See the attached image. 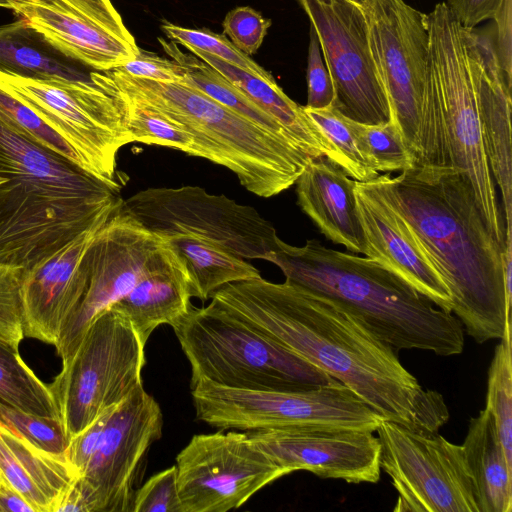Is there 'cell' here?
<instances>
[{
    "label": "cell",
    "mask_w": 512,
    "mask_h": 512,
    "mask_svg": "<svg viewBox=\"0 0 512 512\" xmlns=\"http://www.w3.org/2000/svg\"><path fill=\"white\" fill-rule=\"evenodd\" d=\"M464 38L478 94L485 154L502 196L505 243H512L511 86L499 67L490 37L464 27Z\"/></svg>",
    "instance_id": "cell-21"
},
{
    "label": "cell",
    "mask_w": 512,
    "mask_h": 512,
    "mask_svg": "<svg viewBox=\"0 0 512 512\" xmlns=\"http://www.w3.org/2000/svg\"><path fill=\"white\" fill-rule=\"evenodd\" d=\"M380 467L398 493L393 511L479 512L462 445L382 420L376 429Z\"/></svg>",
    "instance_id": "cell-12"
},
{
    "label": "cell",
    "mask_w": 512,
    "mask_h": 512,
    "mask_svg": "<svg viewBox=\"0 0 512 512\" xmlns=\"http://www.w3.org/2000/svg\"><path fill=\"white\" fill-rule=\"evenodd\" d=\"M267 261L280 268L285 281L349 309L396 352L452 356L464 349L463 326L453 313L372 258L328 248L317 239L294 246L279 238Z\"/></svg>",
    "instance_id": "cell-4"
},
{
    "label": "cell",
    "mask_w": 512,
    "mask_h": 512,
    "mask_svg": "<svg viewBox=\"0 0 512 512\" xmlns=\"http://www.w3.org/2000/svg\"><path fill=\"white\" fill-rule=\"evenodd\" d=\"M360 7L371 55L389 103L390 121L416 162L429 55L426 15L404 0H366Z\"/></svg>",
    "instance_id": "cell-13"
},
{
    "label": "cell",
    "mask_w": 512,
    "mask_h": 512,
    "mask_svg": "<svg viewBox=\"0 0 512 512\" xmlns=\"http://www.w3.org/2000/svg\"><path fill=\"white\" fill-rule=\"evenodd\" d=\"M354 193L365 256L382 263L439 308L452 313L448 287L402 218L369 181H355Z\"/></svg>",
    "instance_id": "cell-20"
},
{
    "label": "cell",
    "mask_w": 512,
    "mask_h": 512,
    "mask_svg": "<svg viewBox=\"0 0 512 512\" xmlns=\"http://www.w3.org/2000/svg\"><path fill=\"white\" fill-rule=\"evenodd\" d=\"M105 221L23 268L20 296L24 336L54 346L58 343L86 292L88 271L84 256Z\"/></svg>",
    "instance_id": "cell-19"
},
{
    "label": "cell",
    "mask_w": 512,
    "mask_h": 512,
    "mask_svg": "<svg viewBox=\"0 0 512 512\" xmlns=\"http://www.w3.org/2000/svg\"><path fill=\"white\" fill-rule=\"evenodd\" d=\"M35 512L34 508L0 476V512Z\"/></svg>",
    "instance_id": "cell-47"
},
{
    "label": "cell",
    "mask_w": 512,
    "mask_h": 512,
    "mask_svg": "<svg viewBox=\"0 0 512 512\" xmlns=\"http://www.w3.org/2000/svg\"><path fill=\"white\" fill-rule=\"evenodd\" d=\"M145 343L109 307L90 324L71 361L49 385L69 442L143 386Z\"/></svg>",
    "instance_id": "cell-10"
},
{
    "label": "cell",
    "mask_w": 512,
    "mask_h": 512,
    "mask_svg": "<svg viewBox=\"0 0 512 512\" xmlns=\"http://www.w3.org/2000/svg\"><path fill=\"white\" fill-rule=\"evenodd\" d=\"M307 104L311 109H325L335 105V90L325 63L318 37L311 27L307 61Z\"/></svg>",
    "instance_id": "cell-41"
},
{
    "label": "cell",
    "mask_w": 512,
    "mask_h": 512,
    "mask_svg": "<svg viewBox=\"0 0 512 512\" xmlns=\"http://www.w3.org/2000/svg\"><path fill=\"white\" fill-rule=\"evenodd\" d=\"M92 70L68 57L23 18L0 25V72L40 81L92 80Z\"/></svg>",
    "instance_id": "cell-26"
},
{
    "label": "cell",
    "mask_w": 512,
    "mask_h": 512,
    "mask_svg": "<svg viewBox=\"0 0 512 512\" xmlns=\"http://www.w3.org/2000/svg\"><path fill=\"white\" fill-rule=\"evenodd\" d=\"M117 68L132 77L159 82L181 83L185 76L184 68L173 59L140 48L132 60Z\"/></svg>",
    "instance_id": "cell-42"
},
{
    "label": "cell",
    "mask_w": 512,
    "mask_h": 512,
    "mask_svg": "<svg viewBox=\"0 0 512 512\" xmlns=\"http://www.w3.org/2000/svg\"><path fill=\"white\" fill-rule=\"evenodd\" d=\"M116 406L104 411L92 424L69 442L65 455L78 478L86 470L98 446L107 421Z\"/></svg>",
    "instance_id": "cell-43"
},
{
    "label": "cell",
    "mask_w": 512,
    "mask_h": 512,
    "mask_svg": "<svg viewBox=\"0 0 512 512\" xmlns=\"http://www.w3.org/2000/svg\"><path fill=\"white\" fill-rule=\"evenodd\" d=\"M4 181V178L0 176V184H2Z\"/></svg>",
    "instance_id": "cell-50"
},
{
    "label": "cell",
    "mask_w": 512,
    "mask_h": 512,
    "mask_svg": "<svg viewBox=\"0 0 512 512\" xmlns=\"http://www.w3.org/2000/svg\"><path fill=\"white\" fill-rule=\"evenodd\" d=\"M303 110L333 143L340 156V168L349 177L355 181L365 182L379 175L363 154L351 119L345 117L334 106L325 109L303 106Z\"/></svg>",
    "instance_id": "cell-33"
},
{
    "label": "cell",
    "mask_w": 512,
    "mask_h": 512,
    "mask_svg": "<svg viewBox=\"0 0 512 512\" xmlns=\"http://www.w3.org/2000/svg\"><path fill=\"white\" fill-rule=\"evenodd\" d=\"M223 30L230 41L248 56L254 55L271 26V20L265 19L251 7L241 6L229 11L223 20Z\"/></svg>",
    "instance_id": "cell-40"
},
{
    "label": "cell",
    "mask_w": 512,
    "mask_h": 512,
    "mask_svg": "<svg viewBox=\"0 0 512 512\" xmlns=\"http://www.w3.org/2000/svg\"><path fill=\"white\" fill-rule=\"evenodd\" d=\"M104 79L118 97L132 142L160 145L206 159L192 131L157 108L116 88L104 71Z\"/></svg>",
    "instance_id": "cell-30"
},
{
    "label": "cell",
    "mask_w": 512,
    "mask_h": 512,
    "mask_svg": "<svg viewBox=\"0 0 512 512\" xmlns=\"http://www.w3.org/2000/svg\"><path fill=\"white\" fill-rule=\"evenodd\" d=\"M0 262L26 268L105 221L112 188L0 123Z\"/></svg>",
    "instance_id": "cell-3"
},
{
    "label": "cell",
    "mask_w": 512,
    "mask_h": 512,
    "mask_svg": "<svg viewBox=\"0 0 512 512\" xmlns=\"http://www.w3.org/2000/svg\"><path fill=\"white\" fill-rule=\"evenodd\" d=\"M0 476L35 512H55L78 479L66 455L46 452L1 424Z\"/></svg>",
    "instance_id": "cell-25"
},
{
    "label": "cell",
    "mask_w": 512,
    "mask_h": 512,
    "mask_svg": "<svg viewBox=\"0 0 512 512\" xmlns=\"http://www.w3.org/2000/svg\"><path fill=\"white\" fill-rule=\"evenodd\" d=\"M158 41L164 52L184 68L185 76L182 84L199 90L265 131L299 148L287 130L276 119L252 102L218 71L195 55L183 52L175 42L164 40L161 37L158 38Z\"/></svg>",
    "instance_id": "cell-29"
},
{
    "label": "cell",
    "mask_w": 512,
    "mask_h": 512,
    "mask_svg": "<svg viewBox=\"0 0 512 512\" xmlns=\"http://www.w3.org/2000/svg\"><path fill=\"white\" fill-rule=\"evenodd\" d=\"M132 511L182 512L176 465L154 474L135 491Z\"/></svg>",
    "instance_id": "cell-39"
},
{
    "label": "cell",
    "mask_w": 512,
    "mask_h": 512,
    "mask_svg": "<svg viewBox=\"0 0 512 512\" xmlns=\"http://www.w3.org/2000/svg\"><path fill=\"white\" fill-rule=\"evenodd\" d=\"M182 512H227L285 472L248 432L194 435L176 457Z\"/></svg>",
    "instance_id": "cell-14"
},
{
    "label": "cell",
    "mask_w": 512,
    "mask_h": 512,
    "mask_svg": "<svg viewBox=\"0 0 512 512\" xmlns=\"http://www.w3.org/2000/svg\"><path fill=\"white\" fill-rule=\"evenodd\" d=\"M0 123L25 140L80 167L79 159L70 146L29 107L1 88Z\"/></svg>",
    "instance_id": "cell-35"
},
{
    "label": "cell",
    "mask_w": 512,
    "mask_h": 512,
    "mask_svg": "<svg viewBox=\"0 0 512 512\" xmlns=\"http://www.w3.org/2000/svg\"><path fill=\"white\" fill-rule=\"evenodd\" d=\"M350 2H353L359 6H361L366 0H348Z\"/></svg>",
    "instance_id": "cell-49"
},
{
    "label": "cell",
    "mask_w": 512,
    "mask_h": 512,
    "mask_svg": "<svg viewBox=\"0 0 512 512\" xmlns=\"http://www.w3.org/2000/svg\"><path fill=\"white\" fill-rule=\"evenodd\" d=\"M496 22L495 52L499 67L506 82L512 85V0H503L500 9L493 18Z\"/></svg>",
    "instance_id": "cell-45"
},
{
    "label": "cell",
    "mask_w": 512,
    "mask_h": 512,
    "mask_svg": "<svg viewBox=\"0 0 512 512\" xmlns=\"http://www.w3.org/2000/svg\"><path fill=\"white\" fill-rule=\"evenodd\" d=\"M124 205L155 234L204 239L244 259L267 261L279 239L272 223L254 207L198 186L148 188L125 199Z\"/></svg>",
    "instance_id": "cell-11"
},
{
    "label": "cell",
    "mask_w": 512,
    "mask_h": 512,
    "mask_svg": "<svg viewBox=\"0 0 512 512\" xmlns=\"http://www.w3.org/2000/svg\"><path fill=\"white\" fill-rule=\"evenodd\" d=\"M167 243L127 210L124 199L120 201L85 253L87 289L55 345L62 367L75 355L93 320L132 289Z\"/></svg>",
    "instance_id": "cell-15"
},
{
    "label": "cell",
    "mask_w": 512,
    "mask_h": 512,
    "mask_svg": "<svg viewBox=\"0 0 512 512\" xmlns=\"http://www.w3.org/2000/svg\"><path fill=\"white\" fill-rule=\"evenodd\" d=\"M77 9L83 12L100 27L120 38L121 40L137 45L131 32L110 0H69Z\"/></svg>",
    "instance_id": "cell-44"
},
{
    "label": "cell",
    "mask_w": 512,
    "mask_h": 512,
    "mask_svg": "<svg viewBox=\"0 0 512 512\" xmlns=\"http://www.w3.org/2000/svg\"><path fill=\"white\" fill-rule=\"evenodd\" d=\"M191 395L197 419L222 430L332 427L375 432L384 420L337 380L284 390L231 388L201 380Z\"/></svg>",
    "instance_id": "cell-9"
},
{
    "label": "cell",
    "mask_w": 512,
    "mask_h": 512,
    "mask_svg": "<svg viewBox=\"0 0 512 512\" xmlns=\"http://www.w3.org/2000/svg\"><path fill=\"white\" fill-rule=\"evenodd\" d=\"M0 424L40 449L65 455L69 445L59 417L42 416L14 407L0 399Z\"/></svg>",
    "instance_id": "cell-36"
},
{
    "label": "cell",
    "mask_w": 512,
    "mask_h": 512,
    "mask_svg": "<svg viewBox=\"0 0 512 512\" xmlns=\"http://www.w3.org/2000/svg\"><path fill=\"white\" fill-rule=\"evenodd\" d=\"M462 447L475 484L479 512H510L512 464L486 409L470 419Z\"/></svg>",
    "instance_id": "cell-27"
},
{
    "label": "cell",
    "mask_w": 512,
    "mask_h": 512,
    "mask_svg": "<svg viewBox=\"0 0 512 512\" xmlns=\"http://www.w3.org/2000/svg\"><path fill=\"white\" fill-rule=\"evenodd\" d=\"M373 431L296 427L248 431L249 436L285 472L305 470L323 479L377 483L380 441Z\"/></svg>",
    "instance_id": "cell-18"
},
{
    "label": "cell",
    "mask_w": 512,
    "mask_h": 512,
    "mask_svg": "<svg viewBox=\"0 0 512 512\" xmlns=\"http://www.w3.org/2000/svg\"><path fill=\"white\" fill-rule=\"evenodd\" d=\"M191 366L190 388L216 385L284 390L335 379L210 302L193 305L172 326Z\"/></svg>",
    "instance_id": "cell-7"
},
{
    "label": "cell",
    "mask_w": 512,
    "mask_h": 512,
    "mask_svg": "<svg viewBox=\"0 0 512 512\" xmlns=\"http://www.w3.org/2000/svg\"><path fill=\"white\" fill-rule=\"evenodd\" d=\"M298 1L318 37L334 85V107L358 123L389 122V103L371 55L361 7L348 0Z\"/></svg>",
    "instance_id": "cell-16"
},
{
    "label": "cell",
    "mask_w": 512,
    "mask_h": 512,
    "mask_svg": "<svg viewBox=\"0 0 512 512\" xmlns=\"http://www.w3.org/2000/svg\"><path fill=\"white\" fill-rule=\"evenodd\" d=\"M428 67L415 166L453 168L470 182L486 225L505 246L504 220L485 154L464 27L445 2L426 15Z\"/></svg>",
    "instance_id": "cell-5"
},
{
    "label": "cell",
    "mask_w": 512,
    "mask_h": 512,
    "mask_svg": "<svg viewBox=\"0 0 512 512\" xmlns=\"http://www.w3.org/2000/svg\"><path fill=\"white\" fill-rule=\"evenodd\" d=\"M20 18L68 57L95 71L132 60L139 51L109 33L69 0H22L11 5Z\"/></svg>",
    "instance_id": "cell-22"
},
{
    "label": "cell",
    "mask_w": 512,
    "mask_h": 512,
    "mask_svg": "<svg viewBox=\"0 0 512 512\" xmlns=\"http://www.w3.org/2000/svg\"><path fill=\"white\" fill-rule=\"evenodd\" d=\"M191 298L185 260L168 240L132 289L110 307L130 321L146 344L156 328L172 326L189 311Z\"/></svg>",
    "instance_id": "cell-24"
},
{
    "label": "cell",
    "mask_w": 512,
    "mask_h": 512,
    "mask_svg": "<svg viewBox=\"0 0 512 512\" xmlns=\"http://www.w3.org/2000/svg\"><path fill=\"white\" fill-rule=\"evenodd\" d=\"M22 0H0V7L11 10V5Z\"/></svg>",
    "instance_id": "cell-48"
},
{
    "label": "cell",
    "mask_w": 512,
    "mask_h": 512,
    "mask_svg": "<svg viewBox=\"0 0 512 512\" xmlns=\"http://www.w3.org/2000/svg\"><path fill=\"white\" fill-rule=\"evenodd\" d=\"M104 72L122 92L189 128L207 160L232 171L245 189L259 197L289 189L313 159L188 85L132 77L118 68Z\"/></svg>",
    "instance_id": "cell-6"
},
{
    "label": "cell",
    "mask_w": 512,
    "mask_h": 512,
    "mask_svg": "<svg viewBox=\"0 0 512 512\" xmlns=\"http://www.w3.org/2000/svg\"><path fill=\"white\" fill-rule=\"evenodd\" d=\"M369 182L435 266L463 330L480 344L500 339L512 306L505 246L486 225L469 180L453 168L415 166Z\"/></svg>",
    "instance_id": "cell-2"
},
{
    "label": "cell",
    "mask_w": 512,
    "mask_h": 512,
    "mask_svg": "<svg viewBox=\"0 0 512 512\" xmlns=\"http://www.w3.org/2000/svg\"><path fill=\"white\" fill-rule=\"evenodd\" d=\"M211 302L355 392L382 419L438 432L449 412L349 309L287 281L227 284Z\"/></svg>",
    "instance_id": "cell-1"
},
{
    "label": "cell",
    "mask_w": 512,
    "mask_h": 512,
    "mask_svg": "<svg viewBox=\"0 0 512 512\" xmlns=\"http://www.w3.org/2000/svg\"><path fill=\"white\" fill-rule=\"evenodd\" d=\"M363 154L378 172L405 171L415 165L413 154L391 121L368 125L351 120Z\"/></svg>",
    "instance_id": "cell-34"
},
{
    "label": "cell",
    "mask_w": 512,
    "mask_h": 512,
    "mask_svg": "<svg viewBox=\"0 0 512 512\" xmlns=\"http://www.w3.org/2000/svg\"><path fill=\"white\" fill-rule=\"evenodd\" d=\"M503 0H447L451 13L465 28H474L480 22L493 19Z\"/></svg>",
    "instance_id": "cell-46"
},
{
    "label": "cell",
    "mask_w": 512,
    "mask_h": 512,
    "mask_svg": "<svg viewBox=\"0 0 512 512\" xmlns=\"http://www.w3.org/2000/svg\"><path fill=\"white\" fill-rule=\"evenodd\" d=\"M0 399L42 416L58 417L54 398L18 351L0 346Z\"/></svg>",
    "instance_id": "cell-31"
},
{
    "label": "cell",
    "mask_w": 512,
    "mask_h": 512,
    "mask_svg": "<svg viewBox=\"0 0 512 512\" xmlns=\"http://www.w3.org/2000/svg\"><path fill=\"white\" fill-rule=\"evenodd\" d=\"M163 415L143 386L112 411L98 446L77 484L88 512L132 511L142 459L162 435Z\"/></svg>",
    "instance_id": "cell-17"
},
{
    "label": "cell",
    "mask_w": 512,
    "mask_h": 512,
    "mask_svg": "<svg viewBox=\"0 0 512 512\" xmlns=\"http://www.w3.org/2000/svg\"><path fill=\"white\" fill-rule=\"evenodd\" d=\"M92 80L40 81L0 72V88L15 97L75 152L80 167L119 189L117 154L131 143L118 97L101 71Z\"/></svg>",
    "instance_id": "cell-8"
},
{
    "label": "cell",
    "mask_w": 512,
    "mask_h": 512,
    "mask_svg": "<svg viewBox=\"0 0 512 512\" xmlns=\"http://www.w3.org/2000/svg\"><path fill=\"white\" fill-rule=\"evenodd\" d=\"M185 260L192 297L206 301L221 287L260 277L252 264L214 242L188 235L167 238Z\"/></svg>",
    "instance_id": "cell-28"
},
{
    "label": "cell",
    "mask_w": 512,
    "mask_h": 512,
    "mask_svg": "<svg viewBox=\"0 0 512 512\" xmlns=\"http://www.w3.org/2000/svg\"><path fill=\"white\" fill-rule=\"evenodd\" d=\"M161 29L167 38L188 50L197 49L206 52L260 77L274 79L270 72L241 52L225 35L216 34L207 29L185 28L169 22H163Z\"/></svg>",
    "instance_id": "cell-37"
},
{
    "label": "cell",
    "mask_w": 512,
    "mask_h": 512,
    "mask_svg": "<svg viewBox=\"0 0 512 512\" xmlns=\"http://www.w3.org/2000/svg\"><path fill=\"white\" fill-rule=\"evenodd\" d=\"M297 204L319 231L353 254H366L355 180L326 157L312 159L296 181Z\"/></svg>",
    "instance_id": "cell-23"
},
{
    "label": "cell",
    "mask_w": 512,
    "mask_h": 512,
    "mask_svg": "<svg viewBox=\"0 0 512 512\" xmlns=\"http://www.w3.org/2000/svg\"><path fill=\"white\" fill-rule=\"evenodd\" d=\"M23 268L0 262V346L18 351L23 340L20 296Z\"/></svg>",
    "instance_id": "cell-38"
},
{
    "label": "cell",
    "mask_w": 512,
    "mask_h": 512,
    "mask_svg": "<svg viewBox=\"0 0 512 512\" xmlns=\"http://www.w3.org/2000/svg\"><path fill=\"white\" fill-rule=\"evenodd\" d=\"M512 323H506L488 371L485 409L493 418L505 456L512 464Z\"/></svg>",
    "instance_id": "cell-32"
}]
</instances>
